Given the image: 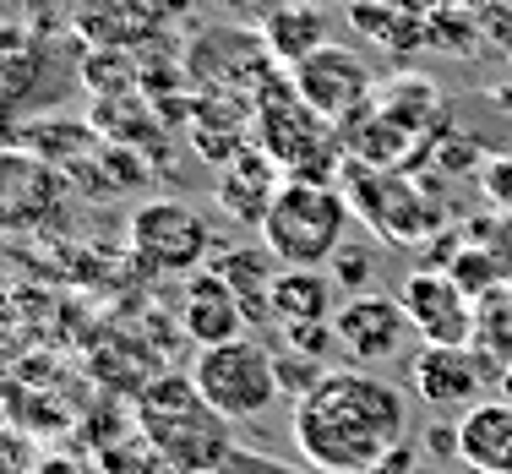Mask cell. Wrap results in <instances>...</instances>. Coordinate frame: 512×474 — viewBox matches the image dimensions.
<instances>
[{"label": "cell", "instance_id": "obj_1", "mask_svg": "<svg viewBox=\"0 0 512 474\" xmlns=\"http://www.w3.org/2000/svg\"><path fill=\"white\" fill-rule=\"evenodd\" d=\"M300 464L316 474H376L398 442H409V398L360 366H333L289 420Z\"/></svg>", "mask_w": 512, "mask_h": 474}, {"label": "cell", "instance_id": "obj_2", "mask_svg": "<svg viewBox=\"0 0 512 474\" xmlns=\"http://www.w3.org/2000/svg\"><path fill=\"white\" fill-rule=\"evenodd\" d=\"M224 425L229 420L197 393L191 376H153L137 393V436L186 474H218L235 447Z\"/></svg>", "mask_w": 512, "mask_h": 474}, {"label": "cell", "instance_id": "obj_3", "mask_svg": "<svg viewBox=\"0 0 512 474\" xmlns=\"http://www.w3.org/2000/svg\"><path fill=\"white\" fill-rule=\"evenodd\" d=\"M349 218H355V208H349L344 186L284 180L262 218V246L284 267H327L349 240Z\"/></svg>", "mask_w": 512, "mask_h": 474}, {"label": "cell", "instance_id": "obj_4", "mask_svg": "<svg viewBox=\"0 0 512 474\" xmlns=\"http://www.w3.org/2000/svg\"><path fill=\"white\" fill-rule=\"evenodd\" d=\"M191 382H197V393H202L229 425H235V420H240V425H246V420H262L267 409L284 398V387H278L273 344H262L256 333L235 338V344L197 349Z\"/></svg>", "mask_w": 512, "mask_h": 474}, {"label": "cell", "instance_id": "obj_5", "mask_svg": "<svg viewBox=\"0 0 512 474\" xmlns=\"http://www.w3.org/2000/svg\"><path fill=\"white\" fill-rule=\"evenodd\" d=\"M349 208L393 246H425L442 235V208L425 197L404 169H371L349 158V186H344Z\"/></svg>", "mask_w": 512, "mask_h": 474}, {"label": "cell", "instance_id": "obj_6", "mask_svg": "<svg viewBox=\"0 0 512 474\" xmlns=\"http://www.w3.org/2000/svg\"><path fill=\"white\" fill-rule=\"evenodd\" d=\"M131 257L164 278H191L213 262V224L191 202L158 197L131 213Z\"/></svg>", "mask_w": 512, "mask_h": 474}, {"label": "cell", "instance_id": "obj_7", "mask_svg": "<svg viewBox=\"0 0 512 474\" xmlns=\"http://www.w3.org/2000/svg\"><path fill=\"white\" fill-rule=\"evenodd\" d=\"M251 137H256V148H262L289 175V169L306 164L311 153L333 148L338 126H333V120H322L306 99H300V88L289 82V71H273V77L262 82V93H256Z\"/></svg>", "mask_w": 512, "mask_h": 474}, {"label": "cell", "instance_id": "obj_8", "mask_svg": "<svg viewBox=\"0 0 512 474\" xmlns=\"http://www.w3.org/2000/svg\"><path fill=\"white\" fill-rule=\"evenodd\" d=\"M180 77H191L202 93H246L256 99L262 82L273 77V55H267L256 28H202L191 50L180 55Z\"/></svg>", "mask_w": 512, "mask_h": 474}, {"label": "cell", "instance_id": "obj_9", "mask_svg": "<svg viewBox=\"0 0 512 474\" xmlns=\"http://www.w3.org/2000/svg\"><path fill=\"white\" fill-rule=\"evenodd\" d=\"M491 382H502V371L474 344H425L409 360V387L436 415H469L474 404H485V387Z\"/></svg>", "mask_w": 512, "mask_h": 474}, {"label": "cell", "instance_id": "obj_10", "mask_svg": "<svg viewBox=\"0 0 512 474\" xmlns=\"http://www.w3.org/2000/svg\"><path fill=\"white\" fill-rule=\"evenodd\" d=\"M66 169L28 148H0V235H39L66 202Z\"/></svg>", "mask_w": 512, "mask_h": 474}, {"label": "cell", "instance_id": "obj_11", "mask_svg": "<svg viewBox=\"0 0 512 474\" xmlns=\"http://www.w3.org/2000/svg\"><path fill=\"white\" fill-rule=\"evenodd\" d=\"M289 82H295L300 99H306L322 120H333V126L355 120L360 109L376 99L371 66H365V55L349 50V44H322L316 55H306L295 71H289Z\"/></svg>", "mask_w": 512, "mask_h": 474}, {"label": "cell", "instance_id": "obj_12", "mask_svg": "<svg viewBox=\"0 0 512 474\" xmlns=\"http://www.w3.org/2000/svg\"><path fill=\"white\" fill-rule=\"evenodd\" d=\"M398 306H404L409 327L425 344H474V316H480V306L463 295L442 267L409 273L404 289H398Z\"/></svg>", "mask_w": 512, "mask_h": 474}, {"label": "cell", "instance_id": "obj_13", "mask_svg": "<svg viewBox=\"0 0 512 474\" xmlns=\"http://www.w3.org/2000/svg\"><path fill=\"white\" fill-rule=\"evenodd\" d=\"M338 344L355 366H382V360L404 355V338L414 333L398 295H382V289H365V295H349L333 316Z\"/></svg>", "mask_w": 512, "mask_h": 474}, {"label": "cell", "instance_id": "obj_14", "mask_svg": "<svg viewBox=\"0 0 512 474\" xmlns=\"http://www.w3.org/2000/svg\"><path fill=\"white\" fill-rule=\"evenodd\" d=\"M180 327H186V338L197 349H213V344H235V338L251 333L246 311H240L235 289L224 284V278L213 273V267H202V273L186 278V300H180Z\"/></svg>", "mask_w": 512, "mask_h": 474}, {"label": "cell", "instance_id": "obj_15", "mask_svg": "<svg viewBox=\"0 0 512 474\" xmlns=\"http://www.w3.org/2000/svg\"><path fill=\"white\" fill-rule=\"evenodd\" d=\"M278 175H284V169H278L273 158L251 142V148L240 153V158H229L224 175H218V208L235 218V224L262 229V218H267V208H273L278 186H284Z\"/></svg>", "mask_w": 512, "mask_h": 474}, {"label": "cell", "instance_id": "obj_16", "mask_svg": "<svg viewBox=\"0 0 512 474\" xmlns=\"http://www.w3.org/2000/svg\"><path fill=\"white\" fill-rule=\"evenodd\" d=\"M458 464L469 474H512V404L485 398L458 415Z\"/></svg>", "mask_w": 512, "mask_h": 474}, {"label": "cell", "instance_id": "obj_17", "mask_svg": "<svg viewBox=\"0 0 512 474\" xmlns=\"http://www.w3.org/2000/svg\"><path fill=\"white\" fill-rule=\"evenodd\" d=\"M376 115H382L393 131H404L414 148H425V142L442 131L447 109H442V93H436L431 77H420V71H409V77H404V71H398L387 88H376ZM414 158H420V153H414Z\"/></svg>", "mask_w": 512, "mask_h": 474}, {"label": "cell", "instance_id": "obj_18", "mask_svg": "<svg viewBox=\"0 0 512 474\" xmlns=\"http://www.w3.org/2000/svg\"><path fill=\"white\" fill-rule=\"evenodd\" d=\"M213 267L218 278H224L229 289H235L240 311H246L251 327H262L267 316H273V278H278V262L267 246H229V251H213Z\"/></svg>", "mask_w": 512, "mask_h": 474}, {"label": "cell", "instance_id": "obj_19", "mask_svg": "<svg viewBox=\"0 0 512 474\" xmlns=\"http://www.w3.org/2000/svg\"><path fill=\"white\" fill-rule=\"evenodd\" d=\"M338 306H344V295L327 267H278L273 322H333Z\"/></svg>", "mask_w": 512, "mask_h": 474}, {"label": "cell", "instance_id": "obj_20", "mask_svg": "<svg viewBox=\"0 0 512 474\" xmlns=\"http://www.w3.org/2000/svg\"><path fill=\"white\" fill-rule=\"evenodd\" d=\"M262 44H267V55H273V66L278 71H295L306 55H316L327 44V22H322V11L306 6V0H289V6H273L262 17Z\"/></svg>", "mask_w": 512, "mask_h": 474}, {"label": "cell", "instance_id": "obj_21", "mask_svg": "<svg viewBox=\"0 0 512 474\" xmlns=\"http://www.w3.org/2000/svg\"><path fill=\"white\" fill-rule=\"evenodd\" d=\"M17 148L50 158L55 169H66V175H71L82 158L99 148V131H93L88 120H28V126L17 131Z\"/></svg>", "mask_w": 512, "mask_h": 474}, {"label": "cell", "instance_id": "obj_22", "mask_svg": "<svg viewBox=\"0 0 512 474\" xmlns=\"http://www.w3.org/2000/svg\"><path fill=\"white\" fill-rule=\"evenodd\" d=\"M39 71H44L39 39H33L28 28H17V22H0V104L28 99Z\"/></svg>", "mask_w": 512, "mask_h": 474}, {"label": "cell", "instance_id": "obj_23", "mask_svg": "<svg viewBox=\"0 0 512 474\" xmlns=\"http://www.w3.org/2000/svg\"><path fill=\"white\" fill-rule=\"evenodd\" d=\"M474 349H480L496 371H512V289H496L491 300H480V316H474Z\"/></svg>", "mask_w": 512, "mask_h": 474}, {"label": "cell", "instance_id": "obj_24", "mask_svg": "<svg viewBox=\"0 0 512 474\" xmlns=\"http://www.w3.org/2000/svg\"><path fill=\"white\" fill-rule=\"evenodd\" d=\"M447 278L463 289V295L480 306V300H491L496 289H507V278H502V267H496V257L485 246H474V240H463V251L453 262H447Z\"/></svg>", "mask_w": 512, "mask_h": 474}, {"label": "cell", "instance_id": "obj_25", "mask_svg": "<svg viewBox=\"0 0 512 474\" xmlns=\"http://www.w3.org/2000/svg\"><path fill=\"white\" fill-rule=\"evenodd\" d=\"M278 344H289V349H300V355L322 360L327 371H333L338 355H344V344H338V327H333V322H284V338H278Z\"/></svg>", "mask_w": 512, "mask_h": 474}, {"label": "cell", "instance_id": "obj_26", "mask_svg": "<svg viewBox=\"0 0 512 474\" xmlns=\"http://www.w3.org/2000/svg\"><path fill=\"white\" fill-rule=\"evenodd\" d=\"M327 273H333V284H338V295H365L371 289V273H376V257L365 246H355V240H344L338 246V257L327 262Z\"/></svg>", "mask_w": 512, "mask_h": 474}, {"label": "cell", "instance_id": "obj_27", "mask_svg": "<svg viewBox=\"0 0 512 474\" xmlns=\"http://www.w3.org/2000/svg\"><path fill=\"white\" fill-rule=\"evenodd\" d=\"M463 235L491 251L496 267H502V278H507V289H512V213H485V218H474Z\"/></svg>", "mask_w": 512, "mask_h": 474}, {"label": "cell", "instance_id": "obj_28", "mask_svg": "<svg viewBox=\"0 0 512 474\" xmlns=\"http://www.w3.org/2000/svg\"><path fill=\"white\" fill-rule=\"evenodd\" d=\"M273 360H278V387H284V393H295V398H306L311 387L327 376L322 360L300 355V349H289V344H273Z\"/></svg>", "mask_w": 512, "mask_h": 474}, {"label": "cell", "instance_id": "obj_29", "mask_svg": "<svg viewBox=\"0 0 512 474\" xmlns=\"http://www.w3.org/2000/svg\"><path fill=\"white\" fill-rule=\"evenodd\" d=\"M349 22H355L360 39L387 44V33H393V22H398V6L393 0H355V6H349Z\"/></svg>", "mask_w": 512, "mask_h": 474}, {"label": "cell", "instance_id": "obj_30", "mask_svg": "<svg viewBox=\"0 0 512 474\" xmlns=\"http://www.w3.org/2000/svg\"><path fill=\"white\" fill-rule=\"evenodd\" d=\"M218 474H316L306 464H284L273 453H256V447H229V458L218 464Z\"/></svg>", "mask_w": 512, "mask_h": 474}, {"label": "cell", "instance_id": "obj_31", "mask_svg": "<svg viewBox=\"0 0 512 474\" xmlns=\"http://www.w3.org/2000/svg\"><path fill=\"white\" fill-rule=\"evenodd\" d=\"M480 197L491 202L496 213H512V153L485 158V169H480Z\"/></svg>", "mask_w": 512, "mask_h": 474}, {"label": "cell", "instance_id": "obj_32", "mask_svg": "<svg viewBox=\"0 0 512 474\" xmlns=\"http://www.w3.org/2000/svg\"><path fill=\"white\" fill-rule=\"evenodd\" d=\"M376 474H420V447H414V442H398L393 453L376 464Z\"/></svg>", "mask_w": 512, "mask_h": 474}, {"label": "cell", "instance_id": "obj_33", "mask_svg": "<svg viewBox=\"0 0 512 474\" xmlns=\"http://www.w3.org/2000/svg\"><path fill=\"white\" fill-rule=\"evenodd\" d=\"M39 474H93V469L82 464V458H44Z\"/></svg>", "mask_w": 512, "mask_h": 474}, {"label": "cell", "instance_id": "obj_34", "mask_svg": "<svg viewBox=\"0 0 512 474\" xmlns=\"http://www.w3.org/2000/svg\"><path fill=\"white\" fill-rule=\"evenodd\" d=\"M0 148H17V120H11V104H0Z\"/></svg>", "mask_w": 512, "mask_h": 474}, {"label": "cell", "instance_id": "obj_35", "mask_svg": "<svg viewBox=\"0 0 512 474\" xmlns=\"http://www.w3.org/2000/svg\"><path fill=\"white\" fill-rule=\"evenodd\" d=\"M502 398L512 404V371H502Z\"/></svg>", "mask_w": 512, "mask_h": 474}, {"label": "cell", "instance_id": "obj_36", "mask_svg": "<svg viewBox=\"0 0 512 474\" xmlns=\"http://www.w3.org/2000/svg\"><path fill=\"white\" fill-rule=\"evenodd\" d=\"M306 6H333V0H306Z\"/></svg>", "mask_w": 512, "mask_h": 474}, {"label": "cell", "instance_id": "obj_37", "mask_svg": "<svg viewBox=\"0 0 512 474\" xmlns=\"http://www.w3.org/2000/svg\"><path fill=\"white\" fill-rule=\"evenodd\" d=\"M420 6H431V0H420Z\"/></svg>", "mask_w": 512, "mask_h": 474}]
</instances>
